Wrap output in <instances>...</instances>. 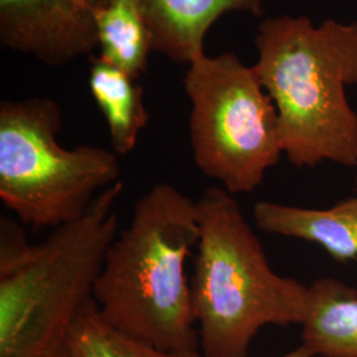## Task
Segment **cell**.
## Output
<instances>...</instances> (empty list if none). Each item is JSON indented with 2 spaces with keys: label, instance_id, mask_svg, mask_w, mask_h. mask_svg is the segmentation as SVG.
Here are the masks:
<instances>
[{
  "label": "cell",
  "instance_id": "1",
  "mask_svg": "<svg viewBox=\"0 0 357 357\" xmlns=\"http://www.w3.org/2000/svg\"><path fill=\"white\" fill-rule=\"evenodd\" d=\"M200 236L197 202L156 183L110 243L93 299L118 331L162 351H200L187 261Z\"/></svg>",
  "mask_w": 357,
  "mask_h": 357
},
{
  "label": "cell",
  "instance_id": "2",
  "mask_svg": "<svg viewBox=\"0 0 357 357\" xmlns=\"http://www.w3.org/2000/svg\"><path fill=\"white\" fill-rule=\"evenodd\" d=\"M123 181L101 192L84 216L29 243L10 218L0 221V357H68L72 327L93 298L119 231Z\"/></svg>",
  "mask_w": 357,
  "mask_h": 357
},
{
  "label": "cell",
  "instance_id": "3",
  "mask_svg": "<svg viewBox=\"0 0 357 357\" xmlns=\"http://www.w3.org/2000/svg\"><path fill=\"white\" fill-rule=\"evenodd\" d=\"M255 66L275 105L283 153L298 168L331 162L357 167V22L307 16L265 19L255 36Z\"/></svg>",
  "mask_w": 357,
  "mask_h": 357
},
{
  "label": "cell",
  "instance_id": "4",
  "mask_svg": "<svg viewBox=\"0 0 357 357\" xmlns=\"http://www.w3.org/2000/svg\"><path fill=\"white\" fill-rule=\"evenodd\" d=\"M196 202L200 236L191 290L200 352L248 357L262 327L303 323L308 290L271 268L231 193L211 187Z\"/></svg>",
  "mask_w": 357,
  "mask_h": 357
},
{
  "label": "cell",
  "instance_id": "5",
  "mask_svg": "<svg viewBox=\"0 0 357 357\" xmlns=\"http://www.w3.org/2000/svg\"><path fill=\"white\" fill-rule=\"evenodd\" d=\"M60 105L48 97L0 103V199L26 225L57 229L121 181L118 153L57 142Z\"/></svg>",
  "mask_w": 357,
  "mask_h": 357
},
{
  "label": "cell",
  "instance_id": "6",
  "mask_svg": "<svg viewBox=\"0 0 357 357\" xmlns=\"http://www.w3.org/2000/svg\"><path fill=\"white\" fill-rule=\"evenodd\" d=\"M184 89L195 165L233 196L255 192L283 153L275 105L255 66L233 53L188 65Z\"/></svg>",
  "mask_w": 357,
  "mask_h": 357
},
{
  "label": "cell",
  "instance_id": "7",
  "mask_svg": "<svg viewBox=\"0 0 357 357\" xmlns=\"http://www.w3.org/2000/svg\"><path fill=\"white\" fill-rule=\"evenodd\" d=\"M107 0H0V43L48 65L98 47L96 17Z\"/></svg>",
  "mask_w": 357,
  "mask_h": 357
},
{
  "label": "cell",
  "instance_id": "8",
  "mask_svg": "<svg viewBox=\"0 0 357 357\" xmlns=\"http://www.w3.org/2000/svg\"><path fill=\"white\" fill-rule=\"evenodd\" d=\"M228 13L262 16L264 0H144L153 50L180 64L205 54L206 33Z\"/></svg>",
  "mask_w": 357,
  "mask_h": 357
},
{
  "label": "cell",
  "instance_id": "9",
  "mask_svg": "<svg viewBox=\"0 0 357 357\" xmlns=\"http://www.w3.org/2000/svg\"><path fill=\"white\" fill-rule=\"evenodd\" d=\"M253 218L258 229L319 245L339 262L357 259V196L328 209L258 202Z\"/></svg>",
  "mask_w": 357,
  "mask_h": 357
},
{
  "label": "cell",
  "instance_id": "10",
  "mask_svg": "<svg viewBox=\"0 0 357 357\" xmlns=\"http://www.w3.org/2000/svg\"><path fill=\"white\" fill-rule=\"evenodd\" d=\"M302 345L317 357H357V289L324 277L307 286Z\"/></svg>",
  "mask_w": 357,
  "mask_h": 357
},
{
  "label": "cell",
  "instance_id": "11",
  "mask_svg": "<svg viewBox=\"0 0 357 357\" xmlns=\"http://www.w3.org/2000/svg\"><path fill=\"white\" fill-rule=\"evenodd\" d=\"M89 73L90 91L105 116L113 151L131 153L149 122L143 90L137 78L100 56H91Z\"/></svg>",
  "mask_w": 357,
  "mask_h": 357
},
{
  "label": "cell",
  "instance_id": "12",
  "mask_svg": "<svg viewBox=\"0 0 357 357\" xmlns=\"http://www.w3.org/2000/svg\"><path fill=\"white\" fill-rule=\"evenodd\" d=\"M100 57L138 78L147 68L153 40L144 13V0H107L97 13Z\"/></svg>",
  "mask_w": 357,
  "mask_h": 357
},
{
  "label": "cell",
  "instance_id": "13",
  "mask_svg": "<svg viewBox=\"0 0 357 357\" xmlns=\"http://www.w3.org/2000/svg\"><path fill=\"white\" fill-rule=\"evenodd\" d=\"M68 357H204L200 351L171 352L142 343L103 319L94 299L82 307L72 327Z\"/></svg>",
  "mask_w": 357,
  "mask_h": 357
},
{
  "label": "cell",
  "instance_id": "14",
  "mask_svg": "<svg viewBox=\"0 0 357 357\" xmlns=\"http://www.w3.org/2000/svg\"><path fill=\"white\" fill-rule=\"evenodd\" d=\"M282 357H317L314 356L307 348H305L303 345L301 344L298 348H295L293 351L287 352L286 355H283Z\"/></svg>",
  "mask_w": 357,
  "mask_h": 357
}]
</instances>
